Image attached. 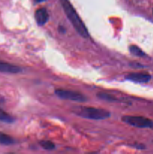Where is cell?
Returning <instances> with one entry per match:
<instances>
[{
  "label": "cell",
  "mask_w": 153,
  "mask_h": 154,
  "mask_svg": "<svg viewBox=\"0 0 153 154\" xmlns=\"http://www.w3.org/2000/svg\"><path fill=\"white\" fill-rule=\"evenodd\" d=\"M60 2L64 9V13L67 15V17L68 18L76 31L85 38L89 37V34H88V31L86 26L82 22L81 18L80 17L79 14L76 11L71 3L70 2V1L69 0H60Z\"/></svg>",
  "instance_id": "6da1fadb"
},
{
  "label": "cell",
  "mask_w": 153,
  "mask_h": 154,
  "mask_svg": "<svg viewBox=\"0 0 153 154\" xmlns=\"http://www.w3.org/2000/svg\"><path fill=\"white\" fill-rule=\"evenodd\" d=\"M77 115L92 120H104L110 116L109 111L101 108H90V107H79L74 111Z\"/></svg>",
  "instance_id": "7a4b0ae2"
},
{
  "label": "cell",
  "mask_w": 153,
  "mask_h": 154,
  "mask_svg": "<svg viewBox=\"0 0 153 154\" xmlns=\"http://www.w3.org/2000/svg\"><path fill=\"white\" fill-rule=\"evenodd\" d=\"M123 122L137 128H150L153 129V121L148 118L138 116H123Z\"/></svg>",
  "instance_id": "3957f363"
},
{
  "label": "cell",
  "mask_w": 153,
  "mask_h": 154,
  "mask_svg": "<svg viewBox=\"0 0 153 154\" xmlns=\"http://www.w3.org/2000/svg\"><path fill=\"white\" fill-rule=\"evenodd\" d=\"M55 93L58 97L63 99H68V100L74 101V102H83L87 101L86 96L82 95V93H78V92L76 91H73V90L58 89V90H56Z\"/></svg>",
  "instance_id": "277c9868"
},
{
  "label": "cell",
  "mask_w": 153,
  "mask_h": 154,
  "mask_svg": "<svg viewBox=\"0 0 153 154\" xmlns=\"http://www.w3.org/2000/svg\"><path fill=\"white\" fill-rule=\"evenodd\" d=\"M126 78L136 83H147L151 80V75L144 72H134L128 75Z\"/></svg>",
  "instance_id": "5b68a950"
},
{
  "label": "cell",
  "mask_w": 153,
  "mask_h": 154,
  "mask_svg": "<svg viewBox=\"0 0 153 154\" xmlns=\"http://www.w3.org/2000/svg\"><path fill=\"white\" fill-rule=\"evenodd\" d=\"M22 72V69L19 66L5 63V62L0 61V72L9 74H16Z\"/></svg>",
  "instance_id": "8992f818"
},
{
  "label": "cell",
  "mask_w": 153,
  "mask_h": 154,
  "mask_svg": "<svg viewBox=\"0 0 153 154\" xmlns=\"http://www.w3.org/2000/svg\"><path fill=\"white\" fill-rule=\"evenodd\" d=\"M36 22L40 26H44L49 20V14L44 8H41L36 11L34 14Z\"/></svg>",
  "instance_id": "52a82bcc"
},
{
  "label": "cell",
  "mask_w": 153,
  "mask_h": 154,
  "mask_svg": "<svg viewBox=\"0 0 153 154\" xmlns=\"http://www.w3.org/2000/svg\"><path fill=\"white\" fill-rule=\"evenodd\" d=\"M15 141L9 135L0 132V144L2 145H10L14 144Z\"/></svg>",
  "instance_id": "ba28073f"
},
{
  "label": "cell",
  "mask_w": 153,
  "mask_h": 154,
  "mask_svg": "<svg viewBox=\"0 0 153 154\" xmlns=\"http://www.w3.org/2000/svg\"><path fill=\"white\" fill-rule=\"evenodd\" d=\"M0 121L6 123H11L14 121V119L10 114L0 108Z\"/></svg>",
  "instance_id": "9c48e42d"
},
{
  "label": "cell",
  "mask_w": 153,
  "mask_h": 154,
  "mask_svg": "<svg viewBox=\"0 0 153 154\" xmlns=\"http://www.w3.org/2000/svg\"><path fill=\"white\" fill-rule=\"evenodd\" d=\"M129 51H130V52L132 54H134V56H136V57H142L145 56V54H144L143 51L139 47L136 46V45H131V46H130Z\"/></svg>",
  "instance_id": "30bf717a"
},
{
  "label": "cell",
  "mask_w": 153,
  "mask_h": 154,
  "mask_svg": "<svg viewBox=\"0 0 153 154\" xmlns=\"http://www.w3.org/2000/svg\"><path fill=\"white\" fill-rule=\"evenodd\" d=\"M40 144L44 149L46 150H52L55 149V144L50 141H40Z\"/></svg>",
  "instance_id": "8fae6325"
},
{
  "label": "cell",
  "mask_w": 153,
  "mask_h": 154,
  "mask_svg": "<svg viewBox=\"0 0 153 154\" xmlns=\"http://www.w3.org/2000/svg\"><path fill=\"white\" fill-rule=\"evenodd\" d=\"M98 97L99 99H104V100H106V101H109V102H114V101L116 100L114 96H111V95L107 94V93H98Z\"/></svg>",
  "instance_id": "7c38bea8"
},
{
  "label": "cell",
  "mask_w": 153,
  "mask_h": 154,
  "mask_svg": "<svg viewBox=\"0 0 153 154\" xmlns=\"http://www.w3.org/2000/svg\"><path fill=\"white\" fill-rule=\"evenodd\" d=\"M44 1H45V0H35V2H44Z\"/></svg>",
  "instance_id": "4fadbf2b"
}]
</instances>
